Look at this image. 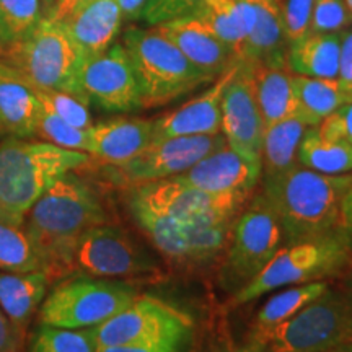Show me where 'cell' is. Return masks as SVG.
I'll use <instances>...</instances> for the list:
<instances>
[{
	"mask_svg": "<svg viewBox=\"0 0 352 352\" xmlns=\"http://www.w3.org/2000/svg\"><path fill=\"white\" fill-rule=\"evenodd\" d=\"M344 2H346V6H347V8H349L351 15H352V0H344Z\"/></svg>",
	"mask_w": 352,
	"mask_h": 352,
	"instance_id": "obj_50",
	"label": "cell"
},
{
	"mask_svg": "<svg viewBox=\"0 0 352 352\" xmlns=\"http://www.w3.org/2000/svg\"><path fill=\"white\" fill-rule=\"evenodd\" d=\"M182 342H142V344L98 346L95 352H184Z\"/></svg>",
	"mask_w": 352,
	"mask_h": 352,
	"instance_id": "obj_42",
	"label": "cell"
},
{
	"mask_svg": "<svg viewBox=\"0 0 352 352\" xmlns=\"http://www.w3.org/2000/svg\"><path fill=\"white\" fill-rule=\"evenodd\" d=\"M82 2H85V0H56L54 6H52L50 15L47 16H50V19H54V20L64 19V16L67 15L70 10H74V8H76L78 3H82Z\"/></svg>",
	"mask_w": 352,
	"mask_h": 352,
	"instance_id": "obj_45",
	"label": "cell"
},
{
	"mask_svg": "<svg viewBox=\"0 0 352 352\" xmlns=\"http://www.w3.org/2000/svg\"><path fill=\"white\" fill-rule=\"evenodd\" d=\"M344 294L347 297V302H349V305L352 308V270H351L349 274H347V287L344 290Z\"/></svg>",
	"mask_w": 352,
	"mask_h": 352,
	"instance_id": "obj_48",
	"label": "cell"
},
{
	"mask_svg": "<svg viewBox=\"0 0 352 352\" xmlns=\"http://www.w3.org/2000/svg\"><path fill=\"white\" fill-rule=\"evenodd\" d=\"M327 290H329L328 280H316V283L289 285V287L280 289V292H276L259 308L254 316L253 328L274 327L280 321L298 314L302 308L323 296Z\"/></svg>",
	"mask_w": 352,
	"mask_h": 352,
	"instance_id": "obj_30",
	"label": "cell"
},
{
	"mask_svg": "<svg viewBox=\"0 0 352 352\" xmlns=\"http://www.w3.org/2000/svg\"><path fill=\"white\" fill-rule=\"evenodd\" d=\"M297 164L323 175L352 173V145L328 139L316 127H308L297 151Z\"/></svg>",
	"mask_w": 352,
	"mask_h": 352,
	"instance_id": "obj_29",
	"label": "cell"
},
{
	"mask_svg": "<svg viewBox=\"0 0 352 352\" xmlns=\"http://www.w3.org/2000/svg\"><path fill=\"white\" fill-rule=\"evenodd\" d=\"M352 250L341 232L315 240L283 245L264 270L245 287L232 294L230 305L240 307L289 285H300L349 274Z\"/></svg>",
	"mask_w": 352,
	"mask_h": 352,
	"instance_id": "obj_6",
	"label": "cell"
},
{
	"mask_svg": "<svg viewBox=\"0 0 352 352\" xmlns=\"http://www.w3.org/2000/svg\"><path fill=\"white\" fill-rule=\"evenodd\" d=\"M107 279H160V259L121 227L101 223L87 230L74 246L70 274Z\"/></svg>",
	"mask_w": 352,
	"mask_h": 352,
	"instance_id": "obj_11",
	"label": "cell"
},
{
	"mask_svg": "<svg viewBox=\"0 0 352 352\" xmlns=\"http://www.w3.org/2000/svg\"><path fill=\"white\" fill-rule=\"evenodd\" d=\"M195 67L214 80L236 63V56L226 43L197 16H182L153 26Z\"/></svg>",
	"mask_w": 352,
	"mask_h": 352,
	"instance_id": "obj_19",
	"label": "cell"
},
{
	"mask_svg": "<svg viewBox=\"0 0 352 352\" xmlns=\"http://www.w3.org/2000/svg\"><path fill=\"white\" fill-rule=\"evenodd\" d=\"M153 121L142 118H116L91 124L88 129V155L111 166L124 165L152 142Z\"/></svg>",
	"mask_w": 352,
	"mask_h": 352,
	"instance_id": "obj_21",
	"label": "cell"
},
{
	"mask_svg": "<svg viewBox=\"0 0 352 352\" xmlns=\"http://www.w3.org/2000/svg\"><path fill=\"white\" fill-rule=\"evenodd\" d=\"M50 284V277L44 271H0V308L21 333H26L41 307Z\"/></svg>",
	"mask_w": 352,
	"mask_h": 352,
	"instance_id": "obj_24",
	"label": "cell"
},
{
	"mask_svg": "<svg viewBox=\"0 0 352 352\" xmlns=\"http://www.w3.org/2000/svg\"><path fill=\"white\" fill-rule=\"evenodd\" d=\"M351 101H352V96H351Z\"/></svg>",
	"mask_w": 352,
	"mask_h": 352,
	"instance_id": "obj_53",
	"label": "cell"
},
{
	"mask_svg": "<svg viewBox=\"0 0 352 352\" xmlns=\"http://www.w3.org/2000/svg\"><path fill=\"white\" fill-rule=\"evenodd\" d=\"M226 144L222 132L209 135L157 139L152 140L139 155H135L127 164L111 166V176L126 186L171 178L184 173L201 158Z\"/></svg>",
	"mask_w": 352,
	"mask_h": 352,
	"instance_id": "obj_13",
	"label": "cell"
},
{
	"mask_svg": "<svg viewBox=\"0 0 352 352\" xmlns=\"http://www.w3.org/2000/svg\"><path fill=\"white\" fill-rule=\"evenodd\" d=\"M352 188V173L323 175L297 165L261 191L283 227L284 245L341 232V208Z\"/></svg>",
	"mask_w": 352,
	"mask_h": 352,
	"instance_id": "obj_2",
	"label": "cell"
},
{
	"mask_svg": "<svg viewBox=\"0 0 352 352\" xmlns=\"http://www.w3.org/2000/svg\"><path fill=\"white\" fill-rule=\"evenodd\" d=\"M315 127L324 138L346 140L352 145V101L342 104Z\"/></svg>",
	"mask_w": 352,
	"mask_h": 352,
	"instance_id": "obj_39",
	"label": "cell"
},
{
	"mask_svg": "<svg viewBox=\"0 0 352 352\" xmlns=\"http://www.w3.org/2000/svg\"><path fill=\"white\" fill-rule=\"evenodd\" d=\"M175 178L210 195H253L254 188L261 182V164L252 162L226 144Z\"/></svg>",
	"mask_w": 352,
	"mask_h": 352,
	"instance_id": "obj_17",
	"label": "cell"
},
{
	"mask_svg": "<svg viewBox=\"0 0 352 352\" xmlns=\"http://www.w3.org/2000/svg\"><path fill=\"white\" fill-rule=\"evenodd\" d=\"M192 318L171 303L153 296H139L126 308L94 327L98 346L182 342L192 334Z\"/></svg>",
	"mask_w": 352,
	"mask_h": 352,
	"instance_id": "obj_12",
	"label": "cell"
},
{
	"mask_svg": "<svg viewBox=\"0 0 352 352\" xmlns=\"http://www.w3.org/2000/svg\"><path fill=\"white\" fill-rule=\"evenodd\" d=\"M220 352H245V351L240 347V349H226V351H220Z\"/></svg>",
	"mask_w": 352,
	"mask_h": 352,
	"instance_id": "obj_51",
	"label": "cell"
},
{
	"mask_svg": "<svg viewBox=\"0 0 352 352\" xmlns=\"http://www.w3.org/2000/svg\"><path fill=\"white\" fill-rule=\"evenodd\" d=\"M284 245L283 227L263 191L252 197L233 223L230 240L219 266V283L235 294L264 270Z\"/></svg>",
	"mask_w": 352,
	"mask_h": 352,
	"instance_id": "obj_10",
	"label": "cell"
},
{
	"mask_svg": "<svg viewBox=\"0 0 352 352\" xmlns=\"http://www.w3.org/2000/svg\"><path fill=\"white\" fill-rule=\"evenodd\" d=\"M118 6L121 8L122 20L124 21H135L140 20L142 10L147 3V0H116Z\"/></svg>",
	"mask_w": 352,
	"mask_h": 352,
	"instance_id": "obj_44",
	"label": "cell"
},
{
	"mask_svg": "<svg viewBox=\"0 0 352 352\" xmlns=\"http://www.w3.org/2000/svg\"><path fill=\"white\" fill-rule=\"evenodd\" d=\"M80 87L88 103L108 113L142 109L134 65L122 43H113L101 54L83 60Z\"/></svg>",
	"mask_w": 352,
	"mask_h": 352,
	"instance_id": "obj_14",
	"label": "cell"
},
{
	"mask_svg": "<svg viewBox=\"0 0 352 352\" xmlns=\"http://www.w3.org/2000/svg\"><path fill=\"white\" fill-rule=\"evenodd\" d=\"M250 65V64H248ZM253 77L254 98L261 113L264 127L296 116L292 72L287 67L250 65Z\"/></svg>",
	"mask_w": 352,
	"mask_h": 352,
	"instance_id": "obj_27",
	"label": "cell"
},
{
	"mask_svg": "<svg viewBox=\"0 0 352 352\" xmlns=\"http://www.w3.org/2000/svg\"><path fill=\"white\" fill-rule=\"evenodd\" d=\"M39 108L25 78L0 60V135L34 138Z\"/></svg>",
	"mask_w": 352,
	"mask_h": 352,
	"instance_id": "obj_23",
	"label": "cell"
},
{
	"mask_svg": "<svg viewBox=\"0 0 352 352\" xmlns=\"http://www.w3.org/2000/svg\"><path fill=\"white\" fill-rule=\"evenodd\" d=\"M276 2H283V0H276Z\"/></svg>",
	"mask_w": 352,
	"mask_h": 352,
	"instance_id": "obj_52",
	"label": "cell"
},
{
	"mask_svg": "<svg viewBox=\"0 0 352 352\" xmlns=\"http://www.w3.org/2000/svg\"><path fill=\"white\" fill-rule=\"evenodd\" d=\"M308 126L290 116L264 127L261 148V182L271 183L297 166V151Z\"/></svg>",
	"mask_w": 352,
	"mask_h": 352,
	"instance_id": "obj_26",
	"label": "cell"
},
{
	"mask_svg": "<svg viewBox=\"0 0 352 352\" xmlns=\"http://www.w3.org/2000/svg\"><path fill=\"white\" fill-rule=\"evenodd\" d=\"M87 152L44 140H0V220L23 226L26 214L64 175L90 164Z\"/></svg>",
	"mask_w": 352,
	"mask_h": 352,
	"instance_id": "obj_3",
	"label": "cell"
},
{
	"mask_svg": "<svg viewBox=\"0 0 352 352\" xmlns=\"http://www.w3.org/2000/svg\"><path fill=\"white\" fill-rule=\"evenodd\" d=\"M254 25L245 39L239 60L250 65L287 67L289 41L285 36L283 7L276 0H252Z\"/></svg>",
	"mask_w": 352,
	"mask_h": 352,
	"instance_id": "obj_22",
	"label": "cell"
},
{
	"mask_svg": "<svg viewBox=\"0 0 352 352\" xmlns=\"http://www.w3.org/2000/svg\"><path fill=\"white\" fill-rule=\"evenodd\" d=\"M57 21L87 59L116 43L124 20L116 0H85Z\"/></svg>",
	"mask_w": 352,
	"mask_h": 352,
	"instance_id": "obj_20",
	"label": "cell"
},
{
	"mask_svg": "<svg viewBox=\"0 0 352 352\" xmlns=\"http://www.w3.org/2000/svg\"><path fill=\"white\" fill-rule=\"evenodd\" d=\"M341 33H307L287 47V69L305 77L338 78Z\"/></svg>",
	"mask_w": 352,
	"mask_h": 352,
	"instance_id": "obj_25",
	"label": "cell"
},
{
	"mask_svg": "<svg viewBox=\"0 0 352 352\" xmlns=\"http://www.w3.org/2000/svg\"><path fill=\"white\" fill-rule=\"evenodd\" d=\"M0 60L16 70L30 87L65 91L88 103L80 87L85 56L54 19L43 16L28 36L0 52Z\"/></svg>",
	"mask_w": 352,
	"mask_h": 352,
	"instance_id": "obj_8",
	"label": "cell"
},
{
	"mask_svg": "<svg viewBox=\"0 0 352 352\" xmlns=\"http://www.w3.org/2000/svg\"><path fill=\"white\" fill-rule=\"evenodd\" d=\"M296 116L308 127L318 126L324 118L347 103V95L338 78L305 77L292 74Z\"/></svg>",
	"mask_w": 352,
	"mask_h": 352,
	"instance_id": "obj_28",
	"label": "cell"
},
{
	"mask_svg": "<svg viewBox=\"0 0 352 352\" xmlns=\"http://www.w3.org/2000/svg\"><path fill=\"white\" fill-rule=\"evenodd\" d=\"M101 223H109V215L98 192L70 171L34 202L23 226L41 253L44 272L52 283L70 274L77 240Z\"/></svg>",
	"mask_w": 352,
	"mask_h": 352,
	"instance_id": "obj_1",
	"label": "cell"
},
{
	"mask_svg": "<svg viewBox=\"0 0 352 352\" xmlns=\"http://www.w3.org/2000/svg\"><path fill=\"white\" fill-rule=\"evenodd\" d=\"M0 19L10 44L20 41L43 19L41 0H0Z\"/></svg>",
	"mask_w": 352,
	"mask_h": 352,
	"instance_id": "obj_34",
	"label": "cell"
},
{
	"mask_svg": "<svg viewBox=\"0 0 352 352\" xmlns=\"http://www.w3.org/2000/svg\"><path fill=\"white\" fill-rule=\"evenodd\" d=\"M34 138L54 144L57 147L88 153V129L70 126L69 122L43 108H39Z\"/></svg>",
	"mask_w": 352,
	"mask_h": 352,
	"instance_id": "obj_35",
	"label": "cell"
},
{
	"mask_svg": "<svg viewBox=\"0 0 352 352\" xmlns=\"http://www.w3.org/2000/svg\"><path fill=\"white\" fill-rule=\"evenodd\" d=\"M220 111V132L228 147L252 162L261 164L264 122L254 98L252 69L246 63L240 60L239 69L227 83Z\"/></svg>",
	"mask_w": 352,
	"mask_h": 352,
	"instance_id": "obj_15",
	"label": "cell"
},
{
	"mask_svg": "<svg viewBox=\"0 0 352 352\" xmlns=\"http://www.w3.org/2000/svg\"><path fill=\"white\" fill-rule=\"evenodd\" d=\"M139 296L131 280L74 272L51 290L39 307V321L57 328H94Z\"/></svg>",
	"mask_w": 352,
	"mask_h": 352,
	"instance_id": "obj_9",
	"label": "cell"
},
{
	"mask_svg": "<svg viewBox=\"0 0 352 352\" xmlns=\"http://www.w3.org/2000/svg\"><path fill=\"white\" fill-rule=\"evenodd\" d=\"M338 82L347 95V103L352 96V26L341 33V54H340V76Z\"/></svg>",
	"mask_w": 352,
	"mask_h": 352,
	"instance_id": "obj_40",
	"label": "cell"
},
{
	"mask_svg": "<svg viewBox=\"0 0 352 352\" xmlns=\"http://www.w3.org/2000/svg\"><path fill=\"white\" fill-rule=\"evenodd\" d=\"M8 44H10V41H8V36H7V33H6V28H3L2 19H0V52L6 50Z\"/></svg>",
	"mask_w": 352,
	"mask_h": 352,
	"instance_id": "obj_47",
	"label": "cell"
},
{
	"mask_svg": "<svg viewBox=\"0 0 352 352\" xmlns=\"http://www.w3.org/2000/svg\"><path fill=\"white\" fill-rule=\"evenodd\" d=\"M352 26V15L344 0H315L311 33H342Z\"/></svg>",
	"mask_w": 352,
	"mask_h": 352,
	"instance_id": "obj_36",
	"label": "cell"
},
{
	"mask_svg": "<svg viewBox=\"0 0 352 352\" xmlns=\"http://www.w3.org/2000/svg\"><path fill=\"white\" fill-rule=\"evenodd\" d=\"M30 88H32L33 95L36 96L39 107L59 116L60 120L69 122L70 126L87 131L94 124L90 111H88V103L83 100L59 90H47V88L36 87Z\"/></svg>",
	"mask_w": 352,
	"mask_h": 352,
	"instance_id": "obj_33",
	"label": "cell"
},
{
	"mask_svg": "<svg viewBox=\"0 0 352 352\" xmlns=\"http://www.w3.org/2000/svg\"><path fill=\"white\" fill-rule=\"evenodd\" d=\"M321 352H352V340L347 341V342H342V344L329 347V349L321 351Z\"/></svg>",
	"mask_w": 352,
	"mask_h": 352,
	"instance_id": "obj_46",
	"label": "cell"
},
{
	"mask_svg": "<svg viewBox=\"0 0 352 352\" xmlns=\"http://www.w3.org/2000/svg\"><path fill=\"white\" fill-rule=\"evenodd\" d=\"M201 3L202 0H147L140 20L147 26H155L168 20L191 16Z\"/></svg>",
	"mask_w": 352,
	"mask_h": 352,
	"instance_id": "obj_37",
	"label": "cell"
},
{
	"mask_svg": "<svg viewBox=\"0 0 352 352\" xmlns=\"http://www.w3.org/2000/svg\"><path fill=\"white\" fill-rule=\"evenodd\" d=\"M232 192L210 195L188 186L175 176L157 182L131 184L126 191V206L134 217L182 220L217 204Z\"/></svg>",
	"mask_w": 352,
	"mask_h": 352,
	"instance_id": "obj_16",
	"label": "cell"
},
{
	"mask_svg": "<svg viewBox=\"0 0 352 352\" xmlns=\"http://www.w3.org/2000/svg\"><path fill=\"white\" fill-rule=\"evenodd\" d=\"M96 347L94 328H57L41 323L28 352H95Z\"/></svg>",
	"mask_w": 352,
	"mask_h": 352,
	"instance_id": "obj_32",
	"label": "cell"
},
{
	"mask_svg": "<svg viewBox=\"0 0 352 352\" xmlns=\"http://www.w3.org/2000/svg\"><path fill=\"white\" fill-rule=\"evenodd\" d=\"M122 44L134 65L145 109L165 107L214 82L153 26H129L122 34Z\"/></svg>",
	"mask_w": 352,
	"mask_h": 352,
	"instance_id": "obj_5",
	"label": "cell"
},
{
	"mask_svg": "<svg viewBox=\"0 0 352 352\" xmlns=\"http://www.w3.org/2000/svg\"><path fill=\"white\" fill-rule=\"evenodd\" d=\"M352 340V308L344 292L327 290L290 318L252 328L245 352H321Z\"/></svg>",
	"mask_w": 352,
	"mask_h": 352,
	"instance_id": "obj_7",
	"label": "cell"
},
{
	"mask_svg": "<svg viewBox=\"0 0 352 352\" xmlns=\"http://www.w3.org/2000/svg\"><path fill=\"white\" fill-rule=\"evenodd\" d=\"M252 195L232 192L217 204L188 219L134 217L153 248L178 266H201L222 256L233 223Z\"/></svg>",
	"mask_w": 352,
	"mask_h": 352,
	"instance_id": "obj_4",
	"label": "cell"
},
{
	"mask_svg": "<svg viewBox=\"0 0 352 352\" xmlns=\"http://www.w3.org/2000/svg\"><path fill=\"white\" fill-rule=\"evenodd\" d=\"M0 271H44V261L25 226L0 220Z\"/></svg>",
	"mask_w": 352,
	"mask_h": 352,
	"instance_id": "obj_31",
	"label": "cell"
},
{
	"mask_svg": "<svg viewBox=\"0 0 352 352\" xmlns=\"http://www.w3.org/2000/svg\"><path fill=\"white\" fill-rule=\"evenodd\" d=\"M56 0H41V10H43V16L50 15L52 6H54Z\"/></svg>",
	"mask_w": 352,
	"mask_h": 352,
	"instance_id": "obj_49",
	"label": "cell"
},
{
	"mask_svg": "<svg viewBox=\"0 0 352 352\" xmlns=\"http://www.w3.org/2000/svg\"><path fill=\"white\" fill-rule=\"evenodd\" d=\"M23 349L25 333H21L0 308V352H23Z\"/></svg>",
	"mask_w": 352,
	"mask_h": 352,
	"instance_id": "obj_41",
	"label": "cell"
},
{
	"mask_svg": "<svg viewBox=\"0 0 352 352\" xmlns=\"http://www.w3.org/2000/svg\"><path fill=\"white\" fill-rule=\"evenodd\" d=\"M340 230L352 250V188L347 191L344 201H342Z\"/></svg>",
	"mask_w": 352,
	"mask_h": 352,
	"instance_id": "obj_43",
	"label": "cell"
},
{
	"mask_svg": "<svg viewBox=\"0 0 352 352\" xmlns=\"http://www.w3.org/2000/svg\"><path fill=\"white\" fill-rule=\"evenodd\" d=\"M239 65L240 60H236L226 72L215 78L208 90L188 100L182 107L171 109L153 120L152 140L182 138V135L219 134L220 122H222L220 104H222L223 91Z\"/></svg>",
	"mask_w": 352,
	"mask_h": 352,
	"instance_id": "obj_18",
	"label": "cell"
},
{
	"mask_svg": "<svg viewBox=\"0 0 352 352\" xmlns=\"http://www.w3.org/2000/svg\"><path fill=\"white\" fill-rule=\"evenodd\" d=\"M315 0H283L284 26L285 36L289 44L297 41L307 33H310L311 12H314Z\"/></svg>",
	"mask_w": 352,
	"mask_h": 352,
	"instance_id": "obj_38",
	"label": "cell"
}]
</instances>
